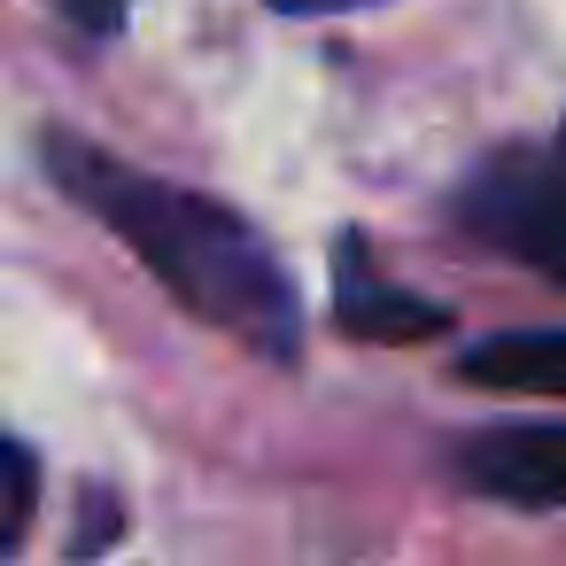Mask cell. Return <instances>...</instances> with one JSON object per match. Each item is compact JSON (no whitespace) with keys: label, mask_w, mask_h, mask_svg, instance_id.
I'll return each instance as SVG.
<instances>
[{"label":"cell","mask_w":566,"mask_h":566,"mask_svg":"<svg viewBox=\"0 0 566 566\" xmlns=\"http://www.w3.org/2000/svg\"><path fill=\"white\" fill-rule=\"evenodd\" d=\"M48 171L202 326H218V334H233V342H249L256 357H280V365L303 349V295L249 218H233L226 202H210L195 187H171V179H156V171H140V164L94 148L78 133H48Z\"/></svg>","instance_id":"cell-1"},{"label":"cell","mask_w":566,"mask_h":566,"mask_svg":"<svg viewBox=\"0 0 566 566\" xmlns=\"http://www.w3.org/2000/svg\"><path fill=\"white\" fill-rule=\"evenodd\" d=\"M458 218H465L489 249H504V256H520V264L566 280V148L496 156V164L473 171V187L458 195Z\"/></svg>","instance_id":"cell-2"},{"label":"cell","mask_w":566,"mask_h":566,"mask_svg":"<svg viewBox=\"0 0 566 566\" xmlns=\"http://www.w3.org/2000/svg\"><path fill=\"white\" fill-rule=\"evenodd\" d=\"M450 473L496 504H566V427H481L450 450Z\"/></svg>","instance_id":"cell-3"},{"label":"cell","mask_w":566,"mask_h":566,"mask_svg":"<svg viewBox=\"0 0 566 566\" xmlns=\"http://www.w3.org/2000/svg\"><path fill=\"white\" fill-rule=\"evenodd\" d=\"M334 311H342V326H349L357 342H427V334L450 326L442 303L396 295V287L365 280V249H357V241H342V303H334Z\"/></svg>","instance_id":"cell-4"},{"label":"cell","mask_w":566,"mask_h":566,"mask_svg":"<svg viewBox=\"0 0 566 566\" xmlns=\"http://www.w3.org/2000/svg\"><path fill=\"white\" fill-rule=\"evenodd\" d=\"M458 373L496 396H566V334H489L458 357Z\"/></svg>","instance_id":"cell-5"},{"label":"cell","mask_w":566,"mask_h":566,"mask_svg":"<svg viewBox=\"0 0 566 566\" xmlns=\"http://www.w3.org/2000/svg\"><path fill=\"white\" fill-rule=\"evenodd\" d=\"M32 504H40V465L17 434H0V558H9L32 527Z\"/></svg>","instance_id":"cell-6"},{"label":"cell","mask_w":566,"mask_h":566,"mask_svg":"<svg viewBox=\"0 0 566 566\" xmlns=\"http://www.w3.org/2000/svg\"><path fill=\"white\" fill-rule=\"evenodd\" d=\"M55 9L78 24V32H94V40H109L125 17H133V0H55Z\"/></svg>","instance_id":"cell-7"},{"label":"cell","mask_w":566,"mask_h":566,"mask_svg":"<svg viewBox=\"0 0 566 566\" xmlns=\"http://www.w3.org/2000/svg\"><path fill=\"white\" fill-rule=\"evenodd\" d=\"M272 9H287V17H326V9H365V0H272Z\"/></svg>","instance_id":"cell-8"}]
</instances>
